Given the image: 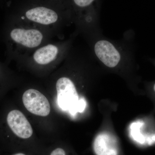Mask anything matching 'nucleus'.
<instances>
[{
    "mask_svg": "<svg viewBox=\"0 0 155 155\" xmlns=\"http://www.w3.org/2000/svg\"><path fill=\"white\" fill-rule=\"evenodd\" d=\"M22 101L27 110L34 115L46 116L51 112V106L48 99L37 90H27L22 96Z\"/></svg>",
    "mask_w": 155,
    "mask_h": 155,
    "instance_id": "obj_6",
    "label": "nucleus"
},
{
    "mask_svg": "<svg viewBox=\"0 0 155 155\" xmlns=\"http://www.w3.org/2000/svg\"><path fill=\"white\" fill-rule=\"evenodd\" d=\"M56 1H59V2H66L65 0H56Z\"/></svg>",
    "mask_w": 155,
    "mask_h": 155,
    "instance_id": "obj_13",
    "label": "nucleus"
},
{
    "mask_svg": "<svg viewBox=\"0 0 155 155\" xmlns=\"http://www.w3.org/2000/svg\"><path fill=\"white\" fill-rule=\"evenodd\" d=\"M59 52V48L56 45H46L39 48L35 52L33 55V60L39 65H47L57 59Z\"/></svg>",
    "mask_w": 155,
    "mask_h": 155,
    "instance_id": "obj_8",
    "label": "nucleus"
},
{
    "mask_svg": "<svg viewBox=\"0 0 155 155\" xmlns=\"http://www.w3.org/2000/svg\"><path fill=\"white\" fill-rule=\"evenodd\" d=\"M56 87L58 105L63 110L69 112L72 116L84 111L86 101L83 99L79 98L75 84L71 79L61 78L57 81Z\"/></svg>",
    "mask_w": 155,
    "mask_h": 155,
    "instance_id": "obj_4",
    "label": "nucleus"
},
{
    "mask_svg": "<svg viewBox=\"0 0 155 155\" xmlns=\"http://www.w3.org/2000/svg\"><path fill=\"white\" fill-rule=\"evenodd\" d=\"M50 155H67L65 151L61 148H57L52 151Z\"/></svg>",
    "mask_w": 155,
    "mask_h": 155,
    "instance_id": "obj_10",
    "label": "nucleus"
},
{
    "mask_svg": "<svg viewBox=\"0 0 155 155\" xmlns=\"http://www.w3.org/2000/svg\"><path fill=\"white\" fill-rule=\"evenodd\" d=\"M93 55L100 63L110 69H115L126 61L132 60V47L126 41H115L103 36L100 31L92 34Z\"/></svg>",
    "mask_w": 155,
    "mask_h": 155,
    "instance_id": "obj_1",
    "label": "nucleus"
},
{
    "mask_svg": "<svg viewBox=\"0 0 155 155\" xmlns=\"http://www.w3.org/2000/svg\"><path fill=\"white\" fill-rule=\"evenodd\" d=\"M69 2L56 0H32L22 5L14 13L34 23L48 25L58 22Z\"/></svg>",
    "mask_w": 155,
    "mask_h": 155,
    "instance_id": "obj_2",
    "label": "nucleus"
},
{
    "mask_svg": "<svg viewBox=\"0 0 155 155\" xmlns=\"http://www.w3.org/2000/svg\"><path fill=\"white\" fill-rule=\"evenodd\" d=\"M5 81V71L2 65L0 64V87H2V85H4Z\"/></svg>",
    "mask_w": 155,
    "mask_h": 155,
    "instance_id": "obj_11",
    "label": "nucleus"
},
{
    "mask_svg": "<svg viewBox=\"0 0 155 155\" xmlns=\"http://www.w3.org/2000/svg\"><path fill=\"white\" fill-rule=\"evenodd\" d=\"M11 155H25V154L23 153H16L14 154H12Z\"/></svg>",
    "mask_w": 155,
    "mask_h": 155,
    "instance_id": "obj_12",
    "label": "nucleus"
},
{
    "mask_svg": "<svg viewBox=\"0 0 155 155\" xmlns=\"http://www.w3.org/2000/svg\"><path fill=\"white\" fill-rule=\"evenodd\" d=\"M5 35L8 49L11 54L18 47H38L44 39L43 34L40 31L35 28H23L10 17L6 26Z\"/></svg>",
    "mask_w": 155,
    "mask_h": 155,
    "instance_id": "obj_3",
    "label": "nucleus"
},
{
    "mask_svg": "<svg viewBox=\"0 0 155 155\" xmlns=\"http://www.w3.org/2000/svg\"><path fill=\"white\" fill-rule=\"evenodd\" d=\"M5 122L10 131L19 138H29L33 134L30 123L19 110H10L6 114Z\"/></svg>",
    "mask_w": 155,
    "mask_h": 155,
    "instance_id": "obj_5",
    "label": "nucleus"
},
{
    "mask_svg": "<svg viewBox=\"0 0 155 155\" xmlns=\"http://www.w3.org/2000/svg\"><path fill=\"white\" fill-rule=\"evenodd\" d=\"M94 150L97 155H118L116 139L107 133L100 134L95 139Z\"/></svg>",
    "mask_w": 155,
    "mask_h": 155,
    "instance_id": "obj_7",
    "label": "nucleus"
},
{
    "mask_svg": "<svg viewBox=\"0 0 155 155\" xmlns=\"http://www.w3.org/2000/svg\"><path fill=\"white\" fill-rule=\"evenodd\" d=\"M97 0H69V4L72 13L78 14L87 11L89 13H94V4Z\"/></svg>",
    "mask_w": 155,
    "mask_h": 155,
    "instance_id": "obj_9",
    "label": "nucleus"
},
{
    "mask_svg": "<svg viewBox=\"0 0 155 155\" xmlns=\"http://www.w3.org/2000/svg\"><path fill=\"white\" fill-rule=\"evenodd\" d=\"M153 88H154V90L155 91V84H154V85Z\"/></svg>",
    "mask_w": 155,
    "mask_h": 155,
    "instance_id": "obj_14",
    "label": "nucleus"
}]
</instances>
